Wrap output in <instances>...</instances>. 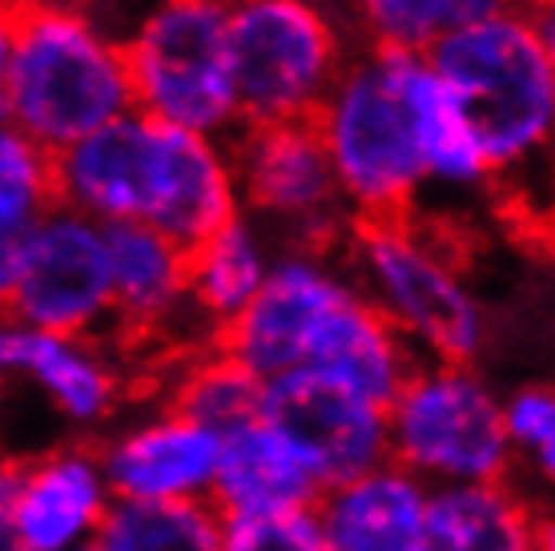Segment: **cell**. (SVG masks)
<instances>
[{
  "instance_id": "7",
  "label": "cell",
  "mask_w": 555,
  "mask_h": 551,
  "mask_svg": "<svg viewBox=\"0 0 555 551\" xmlns=\"http://www.w3.org/2000/svg\"><path fill=\"white\" fill-rule=\"evenodd\" d=\"M350 61L319 0H230V73L246 125L314 121Z\"/></svg>"
},
{
  "instance_id": "35",
  "label": "cell",
  "mask_w": 555,
  "mask_h": 551,
  "mask_svg": "<svg viewBox=\"0 0 555 551\" xmlns=\"http://www.w3.org/2000/svg\"><path fill=\"white\" fill-rule=\"evenodd\" d=\"M519 4H531V0H519Z\"/></svg>"
},
{
  "instance_id": "33",
  "label": "cell",
  "mask_w": 555,
  "mask_h": 551,
  "mask_svg": "<svg viewBox=\"0 0 555 551\" xmlns=\"http://www.w3.org/2000/svg\"><path fill=\"white\" fill-rule=\"evenodd\" d=\"M0 551H25V548H21V543H13V539L0 536Z\"/></svg>"
},
{
  "instance_id": "32",
  "label": "cell",
  "mask_w": 555,
  "mask_h": 551,
  "mask_svg": "<svg viewBox=\"0 0 555 551\" xmlns=\"http://www.w3.org/2000/svg\"><path fill=\"white\" fill-rule=\"evenodd\" d=\"M540 551H555V520H540Z\"/></svg>"
},
{
  "instance_id": "20",
  "label": "cell",
  "mask_w": 555,
  "mask_h": 551,
  "mask_svg": "<svg viewBox=\"0 0 555 551\" xmlns=\"http://www.w3.org/2000/svg\"><path fill=\"white\" fill-rule=\"evenodd\" d=\"M403 89L415 113L418 153L427 169V190L443 193H483L495 185V169L487 162L475 129L459 110L455 93L439 77L427 53L403 56Z\"/></svg>"
},
{
  "instance_id": "6",
  "label": "cell",
  "mask_w": 555,
  "mask_h": 551,
  "mask_svg": "<svg viewBox=\"0 0 555 551\" xmlns=\"http://www.w3.org/2000/svg\"><path fill=\"white\" fill-rule=\"evenodd\" d=\"M138 113L234 141L246 121L230 73V0H153L126 33Z\"/></svg>"
},
{
  "instance_id": "27",
  "label": "cell",
  "mask_w": 555,
  "mask_h": 551,
  "mask_svg": "<svg viewBox=\"0 0 555 551\" xmlns=\"http://www.w3.org/2000/svg\"><path fill=\"white\" fill-rule=\"evenodd\" d=\"M222 551H326V536L319 511L230 515L222 527Z\"/></svg>"
},
{
  "instance_id": "14",
  "label": "cell",
  "mask_w": 555,
  "mask_h": 551,
  "mask_svg": "<svg viewBox=\"0 0 555 551\" xmlns=\"http://www.w3.org/2000/svg\"><path fill=\"white\" fill-rule=\"evenodd\" d=\"M222 431L178 407L145 414L101 447L113 496L129 503H197L214 499L222 467Z\"/></svg>"
},
{
  "instance_id": "12",
  "label": "cell",
  "mask_w": 555,
  "mask_h": 551,
  "mask_svg": "<svg viewBox=\"0 0 555 551\" xmlns=\"http://www.w3.org/2000/svg\"><path fill=\"white\" fill-rule=\"evenodd\" d=\"M262 419L298 447L326 491L390 463L387 407L362 399L310 367L266 383Z\"/></svg>"
},
{
  "instance_id": "18",
  "label": "cell",
  "mask_w": 555,
  "mask_h": 551,
  "mask_svg": "<svg viewBox=\"0 0 555 551\" xmlns=\"http://www.w3.org/2000/svg\"><path fill=\"white\" fill-rule=\"evenodd\" d=\"M306 367L390 411V402L403 395V386L423 367V359L415 355V346L390 326L387 315L362 290H354L347 303L326 318Z\"/></svg>"
},
{
  "instance_id": "34",
  "label": "cell",
  "mask_w": 555,
  "mask_h": 551,
  "mask_svg": "<svg viewBox=\"0 0 555 551\" xmlns=\"http://www.w3.org/2000/svg\"><path fill=\"white\" fill-rule=\"evenodd\" d=\"M77 551H105V543L98 539V543H85V548H77Z\"/></svg>"
},
{
  "instance_id": "2",
  "label": "cell",
  "mask_w": 555,
  "mask_h": 551,
  "mask_svg": "<svg viewBox=\"0 0 555 551\" xmlns=\"http://www.w3.org/2000/svg\"><path fill=\"white\" fill-rule=\"evenodd\" d=\"M4 125L49 153L138 110L126 41L77 0H13L0 37Z\"/></svg>"
},
{
  "instance_id": "23",
  "label": "cell",
  "mask_w": 555,
  "mask_h": 551,
  "mask_svg": "<svg viewBox=\"0 0 555 551\" xmlns=\"http://www.w3.org/2000/svg\"><path fill=\"white\" fill-rule=\"evenodd\" d=\"M225 515L197 503H129L117 499L105 520V551H222Z\"/></svg>"
},
{
  "instance_id": "30",
  "label": "cell",
  "mask_w": 555,
  "mask_h": 551,
  "mask_svg": "<svg viewBox=\"0 0 555 551\" xmlns=\"http://www.w3.org/2000/svg\"><path fill=\"white\" fill-rule=\"evenodd\" d=\"M524 9H528L531 25L540 33V41L547 49V56H552V69H555V0H531Z\"/></svg>"
},
{
  "instance_id": "22",
  "label": "cell",
  "mask_w": 555,
  "mask_h": 551,
  "mask_svg": "<svg viewBox=\"0 0 555 551\" xmlns=\"http://www.w3.org/2000/svg\"><path fill=\"white\" fill-rule=\"evenodd\" d=\"M430 551H540V520L507 483L435 487Z\"/></svg>"
},
{
  "instance_id": "21",
  "label": "cell",
  "mask_w": 555,
  "mask_h": 551,
  "mask_svg": "<svg viewBox=\"0 0 555 551\" xmlns=\"http://www.w3.org/2000/svg\"><path fill=\"white\" fill-rule=\"evenodd\" d=\"M274 258L262 226L250 214L234 218L209 242L190 249V315L222 334L262 294Z\"/></svg>"
},
{
  "instance_id": "3",
  "label": "cell",
  "mask_w": 555,
  "mask_h": 551,
  "mask_svg": "<svg viewBox=\"0 0 555 551\" xmlns=\"http://www.w3.org/2000/svg\"><path fill=\"white\" fill-rule=\"evenodd\" d=\"M427 56L487 150L495 185L547 181L555 202V69L528 9L451 28Z\"/></svg>"
},
{
  "instance_id": "13",
  "label": "cell",
  "mask_w": 555,
  "mask_h": 551,
  "mask_svg": "<svg viewBox=\"0 0 555 551\" xmlns=\"http://www.w3.org/2000/svg\"><path fill=\"white\" fill-rule=\"evenodd\" d=\"M113 503V483L93 447L9 459L0 471V536L25 551H77L98 543Z\"/></svg>"
},
{
  "instance_id": "19",
  "label": "cell",
  "mask_w": 555,
  "mask_h": 551,
  "mask_svg": "<svg viewBox=\"0 0 555 551\" xmlns=\"http://www.w3.org/2000/svg\"><path fill=\"white\" fill-rule=\"evenodd\" d=\"M109 230L117 326L153 334L190 315V249L153 226L121 221Z\"/></svg>"
},
{
  "instance_id": "5",
  "label": "cell",
  "mask_w": 555,
  "mask_h": 551,
  "mask_svg": "<svg viewBox=\"0 0 555 551\" xmlns=\"http://www.w3.org/2000/svg\"><path fill=\"white\" fill-rule=\"evenodd\" d=\"M350 270L359 290L423 362H467L487 346V315L443 246L411 218L354 221Z\"/></svg>"
},
{
  "instance_id": "29",
  "label": "cell",
  "mask_w": 555,
  "mask_h": 551,
  "mask_svg": "<svg viewBox=\"0 0 555 551\" xmlns=\"http://www.w3.org/2000/svg\"><path fill=\"white\" fill-rule=\"evenodd\" d=\"M455 9V28L472 25V21H487V16H500L507 9H519V0H451Z\"/></svg>"
},
{
  "instance_id": "31",
  "label": "cell",
  "mask_w": 555,
  "mask_h": 551,
  "mask_svg": "<svg viewBox=\"0 0 555 551\" xmlns=\"http://www.w3.org/2000/svg\"><path fill=\"white\" fill-rule=\"evenodd\" d=\"M531 463H535V471H540L543 479H552L555 483V439H547L540 447V451H535V456H528Z\"/></svg>"
},
{
  "instance_id": "8",
  "label": "cell",
  "mask_w": 555,
  "mask_h": 551,
  "mask_svg": "<svg viewBox=\"0 0 555 551\" xmlns=\"http://www.w3.org/2000/svg\"><path fill=\"white\" fill-rule=\"evenodd\" d=\"M512 459L503 399L467 362H423L390 402V463L427 487L503 483Z\"/></svg>"
},
{
  "instance_id": "1",
  "label": "cell",
  "mask_w": 555,
  "mask_h": 551,
  "mask_svg": "<svg viewBox=\"0 0 555 551\" xmlns=\"http://www.w3.org/2000/svg\"><path fill=\"white\" fill-rule=\"evenodd\" d=\"M61 202L101 226L141 221L181 249L246 214L234 145L129 113L56 157Z\"/></svg>"
},
{
  "instance_id": "28",
  "label": "cell",
  "mask_w": 555,
  "mask_h": 551,
  "mask_svg": "<svg viewBox=\"0 0 555 551\" xmlns=\"http://www.w3.org/2000/svg\"><path fill=\"white\" fill-rule=\"evenodd\" d=\"M503 419L512 435L515 451L535 456L543 443L555 439V386L524 383L503 399Z\"/></svg>"
},
{
  "instance_id": "24",
  "label": "cell",
  "mask_w": 555,
  "mask_h": 551,
  "mask_svg": "<svg viewBox=\"0 0 555 551\" xmlns=\"http://www.w3.org/2000/svg\"><path fill=\"white\" fill-rule=\"evenodd\" d=\"M61 206L56 153L4 125L0 133V246L33 234Z\"/></svg>"
},
{
  "instance_id": "10",
  "label": "cell",
  "mask_w": 555,
  "mask_h": 551,
  "mask_svg": "<svg viewBox=\"0 0 555 551\" xmlns=\"http://www.w3.org/2000/svg\"><path fill=\"white\" fill-rule=\"evenodd\" d=\"M230 145L242 206L258 226L286 230L294 246H322L347 226L350 209L314 121L246 125Z\"/></svg>"
},
{
  "instance_id": "15",
  "label": "cell",
  "mask_w": 555,
  "mask_h": 551,
  "mask_svg": "<svg viewBox=\"0 0 555 551\" xmlns=\"http://www.w3.org/2000/svg\"><path fill=\"white\" fill-rule=\"evenodd\" d=\"M0 367L41 390L65 423L98 427L121 402V374L93 338L81 334L33 331L4 322L0 331Z\"/></svg>"
},
{
  "instance_id": "17",
  "label": "cell",
  "mask_w": 555,
  "mask_h": 551,
  "mask_svg": "<svg viewBox=\"0 0 555 551\" xmlns=\"http://www.w3.org/2000/svg\"><path fill=\"white\" fill-rule=\"evenodd\" d=\"M322 496H326V487L319 483V475L274 423L254 419L225 435L222 467H218L214 499H209L225 520L230 515L314 511Z\"/></svg>"
},
{
  "instance_id": "36",
  "label": "cell",
  "mask_w": 555,
  "mask_h": 551,
  "mask_svg": "<svg viewBox=\"0 0 555 551\" xmlns=\"http://www.w3.org/2000/svg\"><path fill=\"white\" fill-rule=\"evenodd\" d=\"M552 209H555V202H552Z\"/></svg>"
},
{
  "instance_id": "16",
  "label": "cell",
  "mask_w": 555,
  "mask_h": 551,
  "mask_svg": "<svg viewBox=\"0 0 555 551\" xmlns=\"http://www.w3.org/2000/svg\"><path fill=\"white\" fill-rule=\"evenodd\" d=\"M430 491L399 463L331 487L314 508L326 551H430Z\"/></svg>"
},
{
  "instance_id": "25",
  "label": "cell",
  "mask_w": 555,
  "mask_h": 551,
  "mask_svg": "<svg viewBox=\"0 0 555 551\" xmlns=\"http://www.w3.org/2000/svg\"><path fill=\"white\" fill-rule=\"evenodd\" d=\"M262 379L230 359L225 350H214L206 359H197L194 367H185V374L173 386L169 407H178V411L194 414L197 423L230 435V431L262 419Z\"/></svg>"
},
{
  "instance_id": "9",
  "label": "cell",
  "mask_w": 555,
  "mask_h": 551,
  "mask_svg": "<svg viewBox=\"0 0 555 551\" xmlns=\"http://www.w3.org/2000/svg\"><path fill=\"white\" fill-rule=\"evenodd\" d=\"M0 294L9 322L93 338L117 322L109 230L56 206L33 234L0 246Z\"/></svg>"
},
{
  "instance_id": "26",
  "label": "cell",
  "mask_w": 555,
  "mask_h": 551,
  "mask_svg": "<svg viewBox=\"0 0 555 551\" xmlns=\"http://www.w3.org/2000/svg\"><path fill=\"white\" fill-rule=\"evenodd\" d=\"M366 49L430 53L455 28L451 0H350Z\"/></svg>"
},
{
  "instance_id": "11",
  "label": "cell",
  "mask_w": 555,
  "mask_h": 551,
  "mask_svg": "<svg viewBox=\"0 0 555 551\" xmlns=\"http://www.w3.org/2000/svg\"><path fill=\"white\" fill-rule=\"evenodd\" d=\"M359 290L319 246H291L274 258L262 294L218 334V350L254 371L262 383L302 371L326 318Z\"/></svg>"
},
{
  "instance_id": "4",
  "label": "cell",
  "mask_w": 555,
  "mask_h": 551,
  "mask_svg": "<svg viewBox=\"0 0 555 551\" xmlns=\"http://www.w3.org/2000/svg\"><path fill=\"white\" fill-rule=\"evenodd\" d=\"M403 56L399 49H359L314 117L354 221L411 218L427 193Z\"/></svg>"
}]
</instances>
